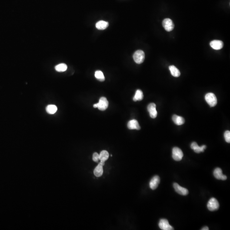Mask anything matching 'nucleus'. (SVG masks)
Instances as JSON below:
<instances>
[{"instance_id":"nucleus-1","label":"nucleus","mask_w":230,"mask_h":230,"mask_svg":"<svg viewBox=\"0 0 230 230\" xmlns=\"http://www.w3.org/2000/svg\"><path fill=\"white\" fill-rule=\"evenodd\" d=\"M133 59L136 63H143L145 59V52L142 50H137L133 54Z\"/></svg>"},{"instance_id":"nucleus-2","label":"nucleus","mask_w":230,"mask_h":230,"mask_svg":"<svg viewBox=\"0 0 230 230\" xmlns=\"http://www.w3.org/2000/svg\"><path fill=\"white\" fill-rule=\"evenodd\" d=\"M205 99L211 107L215 106L217 104V100L216 96L211 92L207 93L205 96Z\"/></svg>"},{"instance_id":"nucleus-3","label":"nucleus","mask_w":230,"mask_h":230,"mask_svg":"<svg viewBox=\"0 0 230 230\" xmlns=\"http://www.w3.org/2000/svg\"><path fill=\"white\" fill-rule=\"evenodd\" d=\"M219 206L218 201L215 198H211L207 204L208 209L211 211L217 210L219 208Z\"/></svg>"},{"instance_id":"nucleus-4","label":"nucleus","mask_w":230,"mask_h":230,"mask_svg":"<svg viewBox=\"0 0 230 230\" xmlns=\"http://www.w3.org/2000/svg\"><path fill=\"white\" fill-rule=\"evenodd\" d=\"M183 157L182 150L177 147H174L172 150V157L175 161H181Z\"/></svg>"},{"instance_id":"nucleus-5","label":"nucleus","mask_w":230,"mask_h":230,"mask_svg":"<svg viewBox=\"0 0 230 230\" xmlns=\"http://www.w3.org/2000/svg\"><path fill=\"white\" fill-rule=\"evenodd\" d=\"M163 26L164 29L168 32H170L173 30L174 27L173 22L170 19H166L163 20Z\"/></svg>"},{"instance_id":"nucleus-6","label":"nucleus","mask_w":230,"mask_h":230,"mask_svg":"<svg viewBox=\"0 0 230 230\" xmlns=\"http://www.w3.org/2000/svg\"><path fill=\"white\" fill-rule=\"evenodd\" d=\"M160 229L163 230H173L174 229L173 227L171 226L168 221L166 219H160L159 223Z\"/></svg>"},{"instance_id":"nucleus-7","label":"nucleus","mask_w":230,"mask_h":230,"mask_svg":"<svg viewBox=\"0 0 230 230\" xmlns=\"http://www.w3.org/2000/svg\"><path fill=\"white\" fill-rule=\"evenodd\" d=\"M109 102L105 97H101L99 99V103H97L98 108L99 110L104 111L107 108Z\"/></svg>"},{"instance_id":"nucleus-8","label":"nucleus","mask_w":230,"mask_h":230,"mask_svg":"<svg viewBox=\"0 0 230 230\" xmlns=\"http://www.w3.org/2000/svg\"><path fill=\"white\" fill-rule=\"evenodd\" d=\"M173 188L176 191L178 194L181 195L186 196L188 193V191L186 188L180 186L178 184L176 183H173Z\"/></svg>"},{"instance_id":"nucleus-9","label":"nucleus","mask_w":230,"mask_h":230,"mask_svg":"<svg viewBox=\"0 0 230 230\" xmlns=\"http://www.w3.org/2000/svg\"><path fill=\"white\" fill-rule=\"evenodd\" d=\"M148 110L149 112L151 118L155 119L157 115V112L156 110V105L152 103L150 104L148 107Z\"/></svg>"},{"instance_id":"nucleus-10","label":"nucleus","mask_w":230,"mask_h":230,"mask_svg":"<svg viewBox=\"0 0 230 230\" xmlns=\"http://www.w3.org/2000/svg\"><path fill=\"white\" fill-rule=\"evenodd\" d=\"M160 178L158 176H153L150 182L149 186L150 188L152 190H155L157 188L160 183Z\"/></svg>"},{"instance_id":"nucleus-11","label":"nucleus","mask_w":230,"mask_h":230,"mask_svg":"<svg viewBox=\"0 0 230 230\" xmlns=\"http://www.w3.org/2000/svg\"><path fill=\"white\" fill-rule=\"evenodd\" d=\"M214 175L216 179L219 180H225L227 177L222 173V169L220 168H216L214 171Z\"/></svg>"},{"instance_id":"nucleus-12","label":"nucleus","mask_w":230,"mask_h":230,"mask_svg":"<svg viewBox=\"0 0 230 230\" xmlns=\"http://www.w3.org/2000/svg\"><path fill=\"white\" fill-rule=\"evenodd\" d=\"M211 47L215 50H219L223 47V42L220 40H215L211 41L210 42Z\"/></svg>"},{"instance_id":"nucleus-13","label":"nucleus","mask_w":230,"mask_h":230,"mask_svg":"<svg viewBox=\"0 0 230 230\" xmlns=\"http://www.w3.org/2000/svg\"><path fill=\"white\" fill-rule=\"evenodd\" d=\"M191 148L194 150L195 152L199 153L201 152H203L206 148V145H202L199 147L196 142H193L191 145Z\"/></svg>"},{"instance_id":"nucleus-14","label":"nucleus","mask_w":230,"mask_h":230,"mask_svg":"<svg viewBox=\"0 0 230 230\" xmlns=\"http://www.w3.org/2000/svg\"><path fill=\"white\" fill-rule=\"evenodd\" d=\"M128 127L130 130H139L141 128L139 123L135 119L130 120L128 123Z\"/></svg>"},{"instance_id":"nucleus-15","label":"nucleus","mask_w":230,"mask_h":230,"mask_svg":"<svg viewBox=\"0 0 230 230\" xmlns=\"http://www.w3.org/2000/svg\"><path fill=\"white\" fill-rule=\"evenodd\" d=\"M173 121L175 124L178 125H181L185 123V119L181 116L176 115H174L172 117Z\"/></svg>"},{"instance_id":"nucleus-16","label":"nucleus","mask_w":230,"mask_h":230,"mask_svg":"<svg viewBox=\"0 0 230 230\" xmlns=\"http://www.w3.org/2000/svg\"><path fill=\"white\" fill-rule=\"evenodd\" d=\"M109 26V23L107 22L104 21H100L97 22L95 24V27L97 29L99 30H104L106 29Z\"/></svg>"},{"instance_id":"nucleus-17","label":"nucleus","mask_w":230,"mask_h":230,"mask_svg":"<svg viewBox=\"0 0 230 230\" xmlns=\"http://www.w3.org/2000/svg\"><path fill=\"white\" fill-rule=\"evenodd\" d=\"M103 166L99 163V165L95 167L94 170V174L96 177H100L102 175L103 173Z\"/></svg>"},{"instance_id":"nucleus-18","label":"nucleus","mask_w":230,"mask_h":230,"mask_svg":"<svg viewBox=\"0 0 230 230\" xmlns=\"http://www.w3.org/2000/svg\"><path fill=\"white\" fill-rule=\"evenodd\" d=\"M57 107L55 105H49L46 107L47 112L49 114H54L57 111Z\"/></svg>"},{"instance_id":"nucleus-19","label":"nucleus","mask_w":230,"mask_h":230,"mask_svg":"<svg viewBox=\"0 0 230 230\" xmlns=\"http://www.w3.org/2000/svg\"><path fill=\"white\" fill-rule=\"evenodd\" d=\"M170 71L171 74L175 77H178L180 75V72L178 69L173 65L169 67Z\"/></svg>"},{"instance_id":"nucleus-20","label":"nucleus","mask_w":230,"mask_h":230,"mask_svg":"<svg viewBox=\"0 0 230 230\" xmlns=\"http://www.w3.org/2000/svg\"><path fill=\"white\" fill-rule=\"evenodd\" d=\"M109 156L108 152L106 150H102L99 154V160L105 162L107 160Z\"/></svg>"},{"instance_id":"nucleus-21","label":"nucleus","mask_w":230,"mask_h":230,"mask_svg":"<svg viewBox=\"0 0 230 230\" xmlns=\"http://www.w3.org/2000/svg\"><path fill=\"white\" fill-rule=\"evenodd\" d=\"M143 97H144V95H143V92L140 90H136V92H135V95L133 98V100L134 102L141 101L143 100Z\"/></svg>"},{"instance_id":"nucleus-22","label":"nucleus","mask_w":230,"mask_h":230,"mask_svg":"<svg viewBox=\"0 0 230 230\" xmlns=\"http://www.w3.org/2000/svg\"><path fill=\"white\" fill-rule=\"evenodd\" d=\"M67 66L65 64L62 63L57 65L55 67V70L56 71L59 72H63L67 70Z\"/></svg>"},{"instance_id":"nucleus-23","label":"nucleus","mask_w":230,"mask_h":230,"mask_svg":"<svg viewBox=\"0 0 230 230\" xmlns=\"http://www.w3.org/2000/svg\"><path fill=\"white\" fill-rule=\"evenodd\" d=\"M95 78L100 82H103L105 80V77L103 73L102 72L100 71V70H97V71H95Z\"/></svg>"},{"instance_id":"nucleus-24","label":"nucleus","mask_w":230,"mask_h":230,"mask_svg":"<svg viewBox=\"0 0 230 230\" xmlns=\"http://www.w3.org/2000/svg\"><path fill=\"white\" fill-rule=\"evenodd\" d=\"M224 137L225 140L227 143H230V132L229 130H227L224 133Z\"/></svg>"},{"instance_id":"nucleus-25","label":"nucleus","mask_w":230,"mask_h":230,"mask_svg":"<svg viewBox=\"0 0 230 230\" xmlns=\"http://www.w3.org/2000/svg\"><path fill=\"white\" fill-rule=\"evenodd\" d=\"M92 160L94 162L98 163L99 160V154L97 153H94L92 155Z\"/></svg>"},{"instance_id":"nucleus-26","label":"nucleus","mask_w":230,"mask_h":230,"mask_svg":"<svg viewBox=\"0 0 230 230\" xmlns=\"http://www.w3.org/2000/svg\"><path fill=\"white\" fill-rule=\"evenodd\" d=\"M201 230H209V228H208L207 226H205V227H203V228H202V229H201Z\"/></svg>"},{"instance_id":"nucleus-27","label":"nucleus","mask_w":230,"mask_h":230,"mask_svg":"<svg viewBox=\"0 0 230 230\" xmlns=\"http://www.w3.org/2000/svg\"><path fill=\"white\" fill-rule=\"evenodd\" d=\"M93 107H94V108L98 107V105H97V104H94V105H93Z\"/></svg>"}]
</instances>
